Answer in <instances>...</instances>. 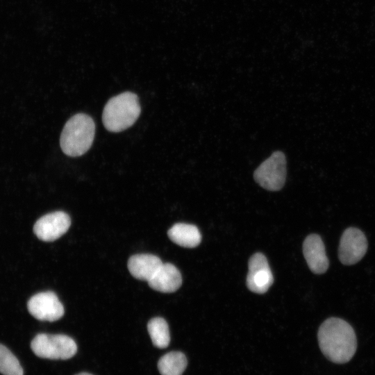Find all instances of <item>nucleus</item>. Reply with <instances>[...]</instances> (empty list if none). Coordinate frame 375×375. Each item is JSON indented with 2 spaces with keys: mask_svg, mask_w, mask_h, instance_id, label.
Wrapping results in <instances>:
<instances>
[{
  "mask_svg": "<svg viewBox=\"0 0 375 375\" xmlns=\"http://www.w3.org/2000/svg\"><path fill=\"white\" fill-rule=\"evenodd\" d=\"M76 375H92V374H90L86 373V372H83V373H80V374H76Z\"/></svg>",
  "mask_w": 375,
  "mask_h": 375,
  "instance_id": "17",
  "label": "nucleus"
},
{
  "mask_svg": "<svg viewBox=\"0 0 375 375\" xmlns=\"http://www.w3.org/2000/svg\"><path fill=\"white\" fill-rule=\"evenodd\" d=\"M303 253L308 267L314 274H321L326 272L329 261L319 235L310 234L306 237L303 244Z\"/></svg>",
  "mask_w": 375,
  "mask_h": 375,
  "instance_id": "10",
  "label": "nucleus"
},
{
  "mask_svg": "<svg viewBox=\"0 0 375 375\" xmlns=\"http://www.w3.org/2000/svg\"><path fill=\"white\" fill-rule=\"evenodd\" d=\"M274 282L272 271L266 257L260 253L253 254L249 261L247 285L253 292H266Z\"/></svg>",
  "mask_w": 375,
  "mask_h": 375,
  "instance_id": "9",
  "label": "nucleus"
},
{
  "mask_svg": "<svg viewBox=\"0 0 375 375\" xmlns=\"http://www.w3.org/2000/svg\"><path fill=\"white\" fill-rule=\"evenodd\" d=\"M148 283L154 290L165 293L174 292L181 285V274L174 265L162 263Z\"/></svg>",
  "mask_w": 375,
  "mask_h": 375,
  "instance_id": "11",
  "label": "nucleus"
},
{
  "mask_svg": "<svg viewBox=\"0 0 375 375\" xmlns=\"http://www.w3.org/2000/svg\"><path fill=\"white\" fill-rule=\"evenodd\" d=\"M29 313L40 321L55 322L64 315V307L56 294L51 291L33 295L27 303Z\"/></svg>",
  "mask_w": 375,
  "mask_h": 375,
  "instance_id": "7",
  "label": "nucleus"
},
{
  "mask_svg": "<svg viewBox=\"0 0 375 375\" xmlns=\"http://www.w3.org/2000/svg\"><path fill=\"white\" fill-rule=\"evenodd\" d=\"M31 347L37 356L52 360H67L77 351L74 340L61 334H38L31 341Z\"/></svg>",
  "mask_w": 375,
  "mask_h": 375,
  "instance_id": "4",
  "label": "nucleus"
},
{
  "mask_svg": "<svg viewBox=\"0 0 375 375\" xmlns=\"http://www.w3.org/2000/svg\"><path fill=\"white\" fill-rule=\"evenodd\" d=\"M367 240L365 234L354 227L347 228L342 233L338 248L340 262L346 265L360 261L367 250Z\"/></svg>",
  "mask_w": 375,
  "mask_h": 375,
  "instance_id": "6",
  "label": "nucleus"
},
{
  "mask_svg": "<svg viewBox=\"0 0 375 375\" xmlns=\"http://www.w3.org/2000/svg\"><path fill=\"white\" fill-rule=\"evenodd\" d=\"M95 135V124L89 115L78 113L65 124L60 138L62 152L71 157L83 155L91 147Z\"/></svg>",
  "mask_w": 375,
  "mask_h": 375,
  "instance_id": "2",
  "label": "nucleus"
},
{
  "mask_svg": "<svg viewBox=\"0 0 375 375\" xmlns=\"http://www.w3.org/2000/svg\"><path fill=\"white\" fill-rule=\"evenodd\" d=\"M285 154L276 151L264 160L254 171L253 178L262 188L269 191H278L286 180Z\"/></svg>",
  "mask_w": 375,
  "mask_h": 375,
  "instance_id": "5",
  "label": "nucleus"
},
{
  "mask_svg": "<svg viewBox=\"0 0 375 375\" xmlns=\"http://www.w3.org/2000/svg\"><path fill=\"white\" fill-rule=\"evenodd\" d=\"M319 348L330 361L337 364L349 362L356 353L357 340L352 326L338 317L326 319L317 333Z\"/></svg>",
  "mask_w": 375,
  "mask_h": 375,
  "instance_id": "1",
  "label": "nucleus"
},
{
  "mask_svg": "<svg viewBox=\"0 0 375 375\" xmlns=\"http://www.w3.org/2000/svg\"><path fill=\"white\" fill-rule=\"evenodd\" d=\"M187 366V358L180 351H171L162 356L158 362L161 375H182Z\"/></svg>",
  "mask_w": 375,
  "mask_h": 375,
  "instance_id": "14",
  "label": "nucleus"
},
{
  "mask_svg": "<svg viewBox=\"0 0 375 375\" xmlns=\"http://www.w3.org/2000/svg\"><path fill=\"white\" fill-rule=\"evenodd\" d=\"M70 225L71 219L66 212L56 211L41 217L34 224L33 232L40 240L52 242L64 235Z\"/></svg>",
  "mask_w": 375,
  "mask_h": 375,
  "instance_id": "8",
  "label": "nucleus"
},
{
  "mask_svg": "<svg viewBox=\"0 0 375 375\" xmlns=\"http://www.w3.org/2000/svg\"><path fill=\"white\" fill-rule=\"evenodd\" d=\"M0 373L3 375H23V369L15 356L0 344Z\"/></svg>",
  "mask_w": 375,
  "mask_h": 375,
  "instance_id": "16",
  "label": "nucleus"
},
{
  "mask_svg": "<svg viewBox=\"0 0 375 375\" xmlns=\"http://www.w3.org/2000/svg\"><path fill=\"white\" fill-rule=\"evenodd\" d=\"M140 112L138 96L131 92H125L108 101L103 110V124L108 131L121 132L131 126Z\"/></svg>",
  "mask_w": 375,
  "mask_h": 375,
  "instance_id": "3",
  "label": "nucleus"
},
{
  "mask_svg": "<svg viewBox=\"0 0 375 375\" xmlns=\"http://www.w3.org/2000/svg\"><path fill=\"white\" fill-rule=\"evenodd\" d=\"M147 329L153 344L158 348H166L170 342L169 326L167 322L161 317L151 319Z\"/></svg>",
  "mask_w": 375,
  "mask_h": 375,
  "instance_id": "15",
  "label": "nucleus"
},
{
  "mask_svg": "<svg viewBox=\"0 0 375 375\" xmlns=\"http://www.w3.org/2000/svg\"><path fill=\"white\" fill-rule=\"evenodd\" d=\"M162 262L156 256L141 253L132 256L128 261V269L135 278L149 281L162 265Z\"/></svg>",
  "mask_w": 375,
  "mask_h": 375,
  "instance_id": "12",
  "label": "nucleus"
},
{
  "mask_svg": "<svg viewBox=\"0 0 375 375\" xmlns=\"http://www.w3.org/2000/svg\"><path fill=\"white\" fill-rule=\"evenodd\" d=\"M167 235L173 242L186 248L196 247L201 240L200 231L192 224H175L169 229Z\"/></svg>",
  "mask_w": 375,
  "mask_h": 375,
  "instance_id": "13",
  "label": "nucleus"
}]
</instances>
